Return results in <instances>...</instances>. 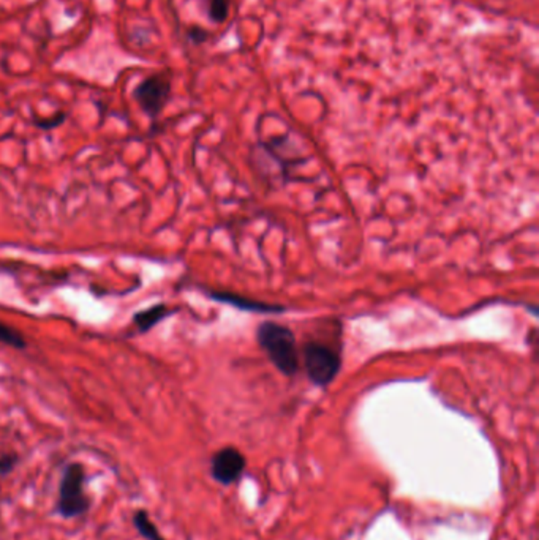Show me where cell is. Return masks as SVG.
<instances>
[{"label": "cell", "mask_w": 539, "mask_h": 540, "mask_svg": "<svg viewBox=\"0 0 539 540\" xmlns=\"http://www.w3.org/2000/svg\"><path fill=\"white\" fill-rule=\"evenodd\" d=\"M258 343L273 366L283 374L293 376L299 366L296 338L289 328L277 322H263L257 330Z\"/></svg>", "instance_id": "cell-1"}, {"label": "cell", "mask_w": 539, "mask_h": 540, "mask_svg": "<svg viewBox=\"0 0 539 540\" xmlns=\"http://www.w3.org/2000/svg\"><path fill=\"white\" fill-rule=\"evenodd\" d=\"M86 471L81 463H70L59 485L58 512L64 519L81 517L90 509V499L84 491Z\"/></svg>", "instance_id": "cell-2"}, {"label": "cell", "mask_w": 539, "mask_h": 540, "mask_svg": "<svg viewBox=\"0 0 539 540\" xmlns=\"http://www.w3.org/2000/svg\"><path fill=\"white\" fill-rule=\"evenodd\" d=\"M171 92H173L171 74L168 72H158L156 74H149L138 82L132 96L146 116L157 119L170 102Z\"/></svg>", "instance_id": "cell-3"}, {"label": "cell", "mask_w": 539, "mask_h": 540, "mask_svg": "<svg viewBox=\"0 0 539 540\" xmlns=\"http://www.w3.org/2000/svg\"><path fill=\"white\" fill-rule=\"evenodd\" d=\"M304 366L315 386L331 384L340 370V359L335 351L325 344L307 343L304 348Z\"/></svg>", "instance_id": "cell-4"}, {"label": "cell", "mask_w": 539, "mask_h": 540, "mask_svg": "<svg viewBox=\"0 0 539 540\" xmlns=\"http://www.w3.org/2000/svg\"><path fill=\"white\" fill-rule=\"evenodd\" d=\"M245 467L247 459L244 453L233 445L217 451L211 459V475L215 482L223 487L239 482L244 475Z\"/></svg>", "instance_id": "cell-5"}, {"label": "cell", "mask_w": 539, "mask_h": 540, "mask_svg": "<svg viewBox=\"0 0 539 540\" xmlns=\"http://www.w3.org/2000/svg\"><path fill=\"white\" fill-rule=\"evenodd\" d=\"M171 310L165 304H157L152 307L141 310L138 313L134 314L135 328H138L140 334H146L150 328H156L157 324H160L166 316H170Z\"/></svg>", "instance_id": "cell-6"}, {"label": "cell", "mask_w": 539, "mask_h": 540, "mask_svg": "<svg viewBox=\"0 0 539 540\" xmlns=\"http://www.w3.org/2000/svg\"><path fill=\"white\" fill-rule=\"evenodd\" d=\"M134 525L141 537L146 540H165L156 523L149 519L148 512L140 509L134 513Z\"/></svg>", "instance_id": "cell-7"}, {"label": "cell", "mask_w": 539, "mask_h": 540, "mask_svg": "<svg viewBox=\"0 0 539 540\" xmlns=\"http://www.w3.org/2000/svg\"><path fill=\"white\" fill-rule=\"evenodd\" d=\"M231 0H206L207 19L212 24H223L229 18Z\"/></svg>", "instance_id": "cell-8"}, {"label": "cell", "mask_w": 539, "mask_h": 540, "mask_svg": "<svg viewBox=\"0 0 539 540\" xmlns=\"http://www.w3.org/2000/svg\"><path fill=\"white\" fill-rule=\"evenodd\" d=\"M0 343L12 346L15 350H26L27 348L26 338L16 328H10L4 322H0Z\"/></svg>", "instance_id": "cell-9"}, {"label": "cell", "mask_w": 539, "mask_h": 540, "mask_svg": "<svg viewBox=\"0 0 539 540\" xmlns=\"http://www.w3.org/2000/svg\"><path fill=\"white\" fill-rule=\"evenodd\" d=\"M209 297L220 300V302L235 304V305H243V300L236 299L235 296H229V294H223V292H209ZM244 307L249 308V310H253L251 307H255V310H261V312H281L277 308L265 307L263 304H251V302H244Z\"/></svg>", "instance_id": "cell-10"}, {"label": "cell", "mask_w": 539, "mask_h": 540, "mask_svg": "<svg viewBox=\"0 0 539 540\" xmlns=\"http://www.w3.org/2000/svg\"><path fill=\"white\" fill-rule=\"evenodd\" d=\"M65 120H67V112L59 111V112L52 114V116L35 119V120H34V125H35L37 128H40V130L50 132V130H54V128L60 127V125L64 124Z\"/></svg>", "instance_id": "cell-11"}, {"label": "cell", "mask_w": 539, "mask_h": 540, "mask_svg": "<svg viewBox=\"0 0 539 540\" xmlns=\"http://www.w3.org/2000/svg\"><path fill=\"white\" fill-rule=\"evenodd\" d=\"M185 38L189 40V43H192L193 46H201V44L207 43L209 38H211V32L204 29L203 26L198 24H192L189 26L185 30Z\"/></svg>", "instance_id": "cell-12"}, {"label": "cell", "mask_w": 539, "mask_h": 540, "mask_svg": "<svg viewBox=\"0 0 539 540\" xmlns=\"http://www.w3.org/2000/svg\"><path fill=\"white\" fill-rule=\"evenodd\" d=\"M18 465V455L12 452L0 453V475H8Z\"/></svg>", "instance_id": "cell-13"}]
</instances>
